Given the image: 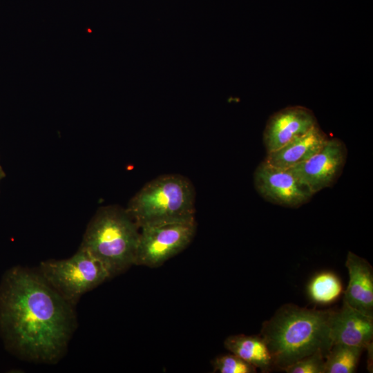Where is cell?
Segmentation results:
<instances>
[{
  "label": "cell",
  "mask_w": 373,
  "mask_h": 373,
  "mask_svg": "<svg viewBox=\"0 0 373 373\" xmlns=\"http://www.w3.org/2000/svg\"><path fill=\"white\" fill-rule=\"evenodd\" d=\"M332 344H345L365 348L373 338V316L367 315L343 302L340 309L333 310L329 319Z\"/></svg>",
  "instance_id": "30bf717a"
},
{
  "label": "cell",
  "mask_w": 373,
  "mask_h": 373,
  "mask_svg": "<svg viewBox=\"0 0 373 373\" xmlns=\"http://www.w3.org/2000/svg\"><path fill=\"white\" fill-rule=\"evenodd\" d=\"M328 139L327 135L316 125L280 149L267 153L265 161L272 166L289 169L316 154Z\"/></svg>",
  "instance_id": "7c38bea8"
},
{
  "label": "cell",
  "mask_w": 373,
  "mask_h": 373,
  "mask_svg": "<svg viewBox=\"0 0 373 373\" xmlns=\"http://www.w3.org/2000/svg\"><path fill=\"white\" fill-rule=\"evenodd\" d=\"M196 227L192 219L141 228L135 265L160 267L191 243Z\"/></svg>",
  "instance_id": "8992f818"
},
{
  "label": "cell",
  "mask_w": 373,
  "mask_h": 373,
  "mask_svg": "<svg viewBox=\"0 0 373 373\" xmlns=\"http://www.w3.org/2000/svg\"><path fill=\"white\" fill-rule=\"evenodd\" d=\"M346 158L345 144L337 138L328 139L316 154L287 170L313 195L335 182Z\"/></svg>",
  "instance_id": "52a82bcc"
},
{
  "label": "cell",
  "mask_w": 373,
  "mask_h": 373,
  "mask_svg": "<svg viewBox=\"0 0 373 373\" xmlns=\"http://www.w3.org/2000/svg\"><path fill=\"white\" fill-rule=\"evenodd\" d=\"M364 349L361 346L340 343L332 345L325 357L324 373L355 372Z\"/></svg>",
  "instance_id": "5bb4252c"
},
{
  "label": "cell",
  "mask_w": 373,
  "mask_h": 373,
  "mask_svg": "<svg viewBox=\"0 0 373 373\" xmlns=\"http://www.w3.org/2000/svg\"><path fill=\"white\" fill-rule=\"evenodd\" d=\"M325 356L316 351L285 367L287 373H324Z\"/></svg>",
  "instance_id": "e0dca14e"
},
{
  "label": "cell",
  "mask_w": 373,
  "mask_h": 373,
  "mask_svg": "<svg viewBox=\"0 0 373 373\" xmlns=\"http://www.w3.org/2000/svg\"><path fill=\"white\" fill-rule=\"evenodd\" d=\"M140 229L117 205L99 208L88 223L80 247L116 276L135 265Z\"/></svg>",
  "instance_id": "3957f363"
},
{
  "label": "cell",
  "mask_w": 373,
  "mask_h": 373,
  "mask_svg": "<svg viewBox=\"0 0 373 373\" xmlns=\"http://www.w3.org/2000/svg\"><path fill=\"white\" fill-rule=\"evenodd\" d=\"M195 191L178 174L162 175L147 182L129 201L126 211L140 229L195 219Z\"/></svg>",
  "instance_id": "277c9868"
},
{
  "label": "cell",
  "mask_w": 373,
  "mask_h": 373,
  "mask_svg": "<svg viewBox=\"0 0 373 373\" xmlns=\"http://www.w3.org/2000/svg\"><path fill=\"white\" fill-rule=\"evenodd\" d=\"M332 312L285 304L265 321L260 336L274 367L283 370L316 351L326 357L333 345L329 327Z\"/></svg>",
  "instance_id": "7a4b0ae2"
},
{
  "label": "cell",
  "mask_w": 373,
  "mask_h": 373,
  "mask_svg": "<svg viewBox=\"0 0 373 373\" xmlns=\"http://www.w3.org/2000/svg\"><path fill=\"white\" fill-rule=\"evenodd\" d=\"M343 289L339 278L332 271H322L315 275L307 286V294L314 303L326 305L333 303Z\"/></svg>",
  "instance_id": "9a60e30c"
},
{
  "label": "cell",
  "mask_w": 373,
  "mask_h": 373,
  "mask_svg": "<svg viewBox=\"0 0 373 373\" xmlns=\"http://www.w3.org/2000/svg\"><path fill=\"white\" fill-rule=\"evenodd\" d=\"M5 175H6L5 173H4V171L3 170V168H2V166H1V165L0 164V182L5 177Z\"/></svg>",
  "instance_id": "ac0fdd59"
},
{
  "label": "cell",
  "mask_w": 373,
  "mask_h": 373,
  "mask_svg": "<svg viewBox=\"0 0 373 373\" xmlns=\"http://www.w3.org/2000/svg\"><path fill=\"white\" fill-rule=\"evenodd\" d=\"M224 344L231 353L259 368L262 372H269L274 367L272 356L260 335H232L225 339Z\"/></svg>",
  "instance_id": "4fadbf2b"
},
{
  "label": "cell",
  "mask_w": 373,
  "mask_h": 373,
  "mask_svg": "<svg viewBox=\"0 0 373 373\" xmlns=\"http://www.w3.org/2000/svg\"><path fill=\"white\" fill-rule=\"evenodd\" d=\"M316 125L315 115L305 107L289 106L278 111L268 119L263 133L267 153L280 149Z\"/></svg>",
  "instance_id": "9c48e42d"
},
{
  "label": "cell",
  "mask_w": 373,
  "mask_h": 373,
  "mask_svg": "<svg viewBox=\"0 0 373 373\" xmlns=\"http://www.w3.org/2000/svg\"><path fill=\"white\" fill-rule=\"evenodd\" d=\"M254 185L266 200L287 207H298L312 196L287 169L261 162L254 173Z\"/></svg>",
  "instance_id": "ba28073f"
},
{
  "label": "cell",
  "mask_w": 373,
  "mask_h": 373,
  "mask_svg": "<svg viewBox=\"0 0 373 373\" xmlns=\"http://www.w3.org/2000/svg\"><path fill=\"white\" fill-rule=\"evenodd\" d=\"M213 367L214 372L220 373H255L257 370L255 366L232 353L216 358Z\"/></svg>",
  "instance_id": "2e32d148"
},
{
  "label": "cell",
  "mask_w": 373,
  "mask_h": 373,
  "mask_svg": "<svg viewBox=\"0 0 373 373\" xmlns=\"http://www.w3.org/2000/svg\"><path fill=\"white\" fill-rule=\"evenodd\" d=\"M345 267L349 283L345 291L343 302L352 307L373 316V269L371 265L358 255L349 251Z\"/></svg>",
  "instance_id": "8fae6325"
},
{
  "label": "cell",
  "mask_w": 373,
  "mask_h": 373,
  "mask_svg": "<svg viewBox=\"0 0 373 373\" xmlns=\"http://www.w3.org/2000/svg\"><path fill=\"white\" fill-rule=\"evenodd\" d=\"M73 307L39 272L13 267L0 285V332L24 360L55 363L76 328Z\"/></svg>",
  "instance_id": "6da1fadb"
},
{
  "label": "cell",
  "mask_w": 373,
  "mask_h": 373,
  "mask_svg": "<svg viewBox=\"0 0 373 373\" xmlns=\"http://www.w3.org/2000/svg\"><path fill=\"white\" fill-rule=\"evenodd\" d=\"M39 274L63 298L75 305L80 297L110 278L105 268L79 247L71 257L39 265Z\"/></svg>",
  "instance_id": "5b68a950"
}]
</instances>
